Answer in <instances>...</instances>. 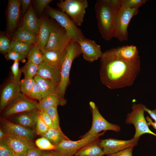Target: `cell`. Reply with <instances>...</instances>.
Listing matches in <instances>:
<instances>
[{
    "mask_svg": "<svg viewBox=\"0 0 156 156\" xmlns=\"http://www.w3.org/2000/svg\"><path fill=\"white\" fill-rule=\"evenodd\" d=\"M100 59L101 81L110 89L132 85L140 71V57L124 60L116 54L113 48L103 52Z\"/></svg>",
    "mask_w": 156,
    "mask_h": 156,
    "instance_id": "cell-1",
    "label": "cell"
},
{
    "mask_svg": "<svg viewBox=\"0 0 156 156\" xmlns=\"http://www.w3.org/2000/svg\"><path fill=\"white\" fill-rule=\"evenodd\" d=\"M99 31L102 38L109 41L114 37L117 12L110 0H98L94 5Z\"/></svg>",
    "mask_w": 156,
    "mask_h": 156,
    "instance_id": "cell-2",
    "label": "cell"
},
{
    "mask_svg": "<svg viewBox=\"0 0 156 156\" xmlns=\"http://www.w3.org/2000/svg\"><path fill=\"white\" fill-rule=\"evenodd\" d=\"M82 54L79 43L71 42L67 47L60 69L61 79L55 93L60 100V105L63 106L66 102L64 95L70 83L69 75L72 64L74 60Z\"/></svg>",
    "mask_w": 156,
    "mask_h": 156,
    "instance_id": "cell-3",
    "label": "cell"
},
{
    "mask_svg": "<svg viewBox=\"0 0 156 156\" xmlns=\"http://www.w3.org/2000/svg\"><path fill=\"white\" fill-rule=\"evenodd\" d=\"M57 6L79 26L83 22L88 3L87 0H62L57 3Z\"/></svg>",
    "mask_w": 156,
    "mask_h": 156,
    "instance_id": "cell-4",
    "label": "cell"
},
{
    "mask_svg": "<svg viewBox=\"0 0 156 156\" xmlns=\"http://www.w3.org/2000/svg\"><path fill=\"white\" fill-rule=\"evenodd\" d=\"M144 105L142 104H133L132 111L127 116L126 122L133 124L135 128L134 138H139L142 135L149 133L156 136V134L149 129L148 125L144 116Z\"/></svg>",
    "mask_w": 156,
    "mask_h": 156,
    "instance_id": "cell-5",
    "label": "cell"
},
{
    "mask_svg": "<svg viewBox=\"0 0 156 156\" xmlns=\"http://www.w3.org/2000/svg\"><path fill=\"white\" fill-rule=\"evenodd\" d=\"M139 8L121 7L117 12L114 37L120 42L128 40V28L133 17L136 15Z\"/></svg>",
    "mask_w": 156,
    "mask_h": 156,
    "instance_id": "cell-6",
    "label": "cell"
},
{
    "mask_svg": "<svg viewBox=\"0 0 156 156\" xmlns=\"http://www.w3.org/2000/svg\"><path fill=\"white\" fill-rule=\"evenodd\" d=\"M105 131L97 134L83 136L77 141L64 140L56 147L55 150L62 156H72L81 149L92 142L99 140L100 137L103 135Z\"/></svg>",
    "mask_w": 156,
    "mask_h": 156,
    "instance_id": "cell-7",
    "label": "cell"
},
{
    "mask_svg": "<svg viewBox=\"0 0 156 156\" xmlns=\"http://www.w3.org/2000/svg\"><path fill=\"white\" fill-rule=\"evenodd\" d=\"M47 13L61 25L73 41L78 42L84 37L81 30L73 20L61 10L49 7L47 10Z\"/></svg>",
    "mask_w": 156,
    "mask_h": 156,
    "instance_id": "cell-8",
    "label": "cell"
},
{
    "mask_svg": "<svg viewBox=\"0 0 156 156\" xmlns=\"http://www.w3.org/2000/svg\"><path fill=\"white\" fill-rule=\"evenodd\" d=\"M73 41L72 38L64 28L53 23L49 41L43 49L64 52Z\"/></svg>",
    "mask_w": 156,
    "mask_h": 156,
    "instance_id": "cell-9",
    "label": "cell"
},
{
    "mask_svg": "<svg viewBox=\"0 0 156 156\" xmlns=\"http://www.w3.org/2000/svg\"><path fill=\"white\" fill-rule=\"evenodd\" d=\"M38 103L20 92L5 107L3 118L36 109Z\"/></svg>",
    "mask_w": 156,
    "mask_h": 156,
    "instance_id": "cell-10",
    "label": "cell"
},
{
    "mask_svg": "<svg viewBox=\"0 0 156 156\" xmlns=\"http://www.w3.org/2000/svg\"><path fill=\"white\" fill-rule=\"evenodd\" d=\"M89 105L92 114V124L90 129L83 136L98 134L102 131L112 130L116 132L120 131L119 126L109 122L103 118L94 102L90 101Z\"/></svg>",
    "mask_w": 156,
    "mask_h": 156,
    "instance_id": "cell-11",
    "label": "cell"
},
{
    "mask_svg": "<svg viewBox=\"0 0 156 156\" xmlns=\"http://www.w3.org/2000/svg\"><path fill=\"white\" fill-rule=\"evenodd\" d=\"M139 138L133 137L127 140L109 138L99 140L98 144L102 148L105 155H107L125 149L136 146Z\"/></svg>",
    "mask_w": 156,
    "mask_h": 156,
    "instance_id": "cell-12",
    "label": "cell"
},
{
    "mask_svg": "<svg viewBox=\"0 0 156 156\" xmlns=\"http://www.w3.org/2000/svg\"><path fill=\"white\" fill-rule=\"evenodd\" d=\"M1 127L7 135H14L32 142L36 133L34 130L13 122L5 118H0Z\"/></svg>",
    "mask_w": 156,
    "mask_h": 156,
    "instance_id": "cell-13",
    "label": "cell"
},
{
    "mask_svg": "<svg viewBox=\"0 0 156 156\" xmlns=\"http://www.w3.org/2000/svg\"><path fill=\"white\" fill-rule=\"evenodd\" d=\"M78 42L81 47L82 54L85 60L92 62L102 57L103 53L101 46L94 40L87 38L84 36Z\"/></svg>",
    "mask_w": 156,
    "mask_h": 156,
    "instance_id": "cell-14",
    "label": "cell"
},
{
    "mask_svg": "<svg viewBox=\"0 0 156 156\" xmlns=\"http://www.w3.org/2000/svg\"><path fill=\"white\" fill-rule=\"evenodd\" d=\"M21 1L10 0L7 9V31L11 34L18 23L21 13Z\"/></svg>",
    "mask_w": 156,
    "mask_h": 156,
    "instance_id": "cell-15",
    "label": "cell"
},
{
    "mask_svg": "<svg viewBox=\"0 0 156 156\" xmlns=\"http://www.w3.org/2000/svg\"><path fill=\"white\" fill-rule=\"evenodd\" d=\"M20 83L12 80L5 86L2 91L0 100V110L2 111L20 93Z\"/></svg>",
    "mask_w": 156,
    "mask_h": 156,
    "instance_id": "cell-16",
    "label": "cell"
},
{
    "mask_svg": "<svg viewBox=\"0 0 156 156\" xmlns=\"http://www.w3.org/2000/svg\"><path fill=\"white\" fill-rule=\"evenodd\" d=\"M5 139L17 156H25L29 148L35 146L32 142L14 135H7Z\"/></svg>",
    "mask_w": 156,
    "mask_h": 156,
    "instance_id": "cell-17",
    "label": "cell"
},
{
    "mask_svg": "<svg viewBox=\"0 0 156 156\" xmlns=\"http://www.w3.org/2000/svg\"><path fill=\"white\" fill-rule=\"evenodd\" d=\"M36 75L50 80L57 87L60 84L61 77L60 70L44 61L38 66Z\"/></svg>",
    "mask_w": 156,
    "mask_h": 156,
    "instance_id": "cell-18",
    "label": "cell"
},
{
    "mask_svg": "<svg viewBox=\"0 0 156 156\" xmlns=\"http://www.w3.org/2000/svg\"><path fill=\"white\" fill-rule=\"evenodd\" d=\"M39 113L37 109L22 113L16 116L14 120L16 123L33 129H35Z\"/></svg>",
    "mask_w": 156,
    "mask_h": 156,
    "instance_id": "cell-19",
    "label": "cell"
},
{
    "mask_svg": "<svg viewBox=\"0 0 156 156\" xmlns=\"http://www.w3.org/2000/svg\"><path fill=\"white\" fill-rule=\"evenodd\" d=\"M21 25L29 31L38 35L40 21L31 5H30L24 15Z\"/></svg>",
    "mask_w": 156,
    "mask_h": 156,
    "instance_id": "cell-20",
    "label": "cell"
},
{
    "mask_svg": "<svg viewBox=\"0 0 156 156\" xmlns=\"http://www.w3.org/2000/svg\"><path fill=\"white\" fill-rule=\"evenodd\" d=\"M52 24L53 23L46 19H42L40 22L37 43L40 50L44 49L48 43L51 34Z\"/></svg>",
    "mask_w": 156,
    "mask_h": 156,
    "instance_id": "cell-21",
    "label": "cell"
},
{
    "mask_svg": "<svg viewBox=\"0 0 156 156\" xmlns=\"http://www.w3.org/2000/svg\"><path fill=\"white\" fill-rule=\"evenodd\" d=\"M40 51L43 55L44 61L60 70L66 51L63 52L44 49H41Z\"/></svg>",
    "mask_w": 156,
    "mask_h": 156,
    "instance_id": "cell-22",
    "label": "cell"
},
{
    "mask_svg": "<svg viewBox=\"0 0 156 156\" xmlns=\"http://www.w3.org/2000/svg\"><path fill=\"white\" fill-rule=\"evenodd\" d=\"M12 40L34 45L38 41L37 35L25 29L22 25L13 33Z\"/></svg>",
    "mask_w": 156,
    "mask_h": 156,
    "instance_id": "cell-23",
    "label": "cell"
},
{
    "mask_svg": "<svg viewBox=\"0 0 156 156\" xmlns=\"http://www.w3.org/2000/svg\"><path fill=\"white\" fill-rule=\"evenodd\" d=\"M116 54L119 57L126 60H131L140 57L137 47L131 45L113 48Z\"/></svg>",
    "mask_w": 156,
    "mask_h": 156,
    "instance_id": "cell-24",
    "label": "cell"
},
{
    "mask_svg": "<svg viewBox=\"0 0 156 156\" xmlns=\"http://www.w3.org/2000/svg\"><path fill=\"white\" fill-rule=\"evenodd\" d=\"M34 79L40 89L42 98L55 92L57 87L51 81L37 75Z\"/></svg>",
    "mask_w": 156,
    "mask_h": 156,
    "instance_id": "cell-25",
    "label": "cell"
},
{
    "mask_svg": "<svg viewBox=\"0 0 156 156\" xmlns=\"http://www.w3.org/2000/svg\"><path fill=\"white\" fill-rule=\"evenodd\" d=\"M41 136L47 138L55 147L63 141L70 140L63 133L61 128H49L45 133Z\"/></svg>",
    "mask_w": 156,
    "mask_h": 156,
    "instance_id": "cell-26",
    "label": "cell"
},
{
    "mask_svg": "<svg viewBox=\"0 0 156 156\" xmlns=\"http://www.w3.org/2000/svg\"><path fill=\"white\" fill-rule=\"evenodd\" d=\"M98 140L85 146L75 155V156H103L105 155Z\"/></svg>",
    "mask_w": 156,
    "mask_h": 156,
    "instance_id": "cell-27",
    "label": "cell"
},
{
    "mask_svg": "<svg viewBox=\"0 0 156 156\" xmlns=\"http://www.w3.org/2000/svg\"><path fill=\"white\" fill-rule=\"evenodd\" d=\"M59 105H60V100L55 92L43 98L38 103L37 109L39 111H46L51 107H57Z\"/></svg>",
    "mask_w": 156,
    "mask_h": 156,
    "instance_id": "cell-28",
    "label": "cell"
},
{
    "mask_svg": "<svg viewBox=\"0 0 156 156\" xmlns=\"http://www.w3.org/2000/svg\"><path fill=\"white\" fill-rule=\"evenodd\" d=\"M27 56L28 61L38 66L44 61L42 53L37 43L31 47Z\"/></svg>",
    "mask_w": 156,
    "mask_h": 156,
    "instance_id": "cell-29",
    "label": "cell"
},
{
    "mask_svg": "<svg viewBox=\"0 0 156 156\" xmlns=\"http://www.w3.org/2000/svg\"><path fill=\"white\" fill-rule=\"evenodd\" d=\"M33 45L12 40L11 42L10 50L27 56Z\"/></svg>",
    "mask_w": 156,
    "mask_h": 156,
    "instance_id": "cell-30",
    "label": "cell"
},
{
    "mask_svg": "<svg viewBox=\"0 0 156 156\" xmlns=\"http://www.w3.org/2000/svg\"><path fill=\"white\" fill-rule=\"evenodd\" d=\"M21 70L25 78H34L37 75L38 66L27 61Z\"/></svg>",
    "mask_w": 156,
    "mask_h": 156,
    "instance_id": "cell-31",
    "label": "cell"
},
{
    "mask_svg": "<svg viewBox=\"0 0 156 156\" xmlns=\"http://www.w3.org/2000/svg\"><path fill=\"white\" fill-rule=\"evenodd\" d=\"M35 82L34 78H24L21 80L20 82L21 93L26 96L32 89Z\"/></svg>",
    "mask_w": 156,
    "mask_h": 156,
    "instance_id": "cell-32",
    "label": "cell"
},
{
    "mask_svg": "<svg viewBox=\"0 0 156 156\" xmlns=\"http://www.w3.org/2000/svg\"><path fill=\"white\" fill-rule=\"evenodd\" d=\"M35 144L38 148L41 151L55 150V146L44 137H42L37 139L36 141Z\"/></svg>",
    "mask_w": 156,
    "mask_h": 156,
    "instance_id": "cell-33",
    "label": "cell"
},
{
    "mask_svg": "<svg viewBox=\"0 0 156 156\" xmlns=\"http://www.w3.org/2000/svg\"><path fill=\"white\" fill-rule=\"evenodd\" d=\"M147 0H121V7L128 8H139Z\"/></svg>",
    "mask_w": 156,
    "mask_h": 156,
    "instance_id": "cell-34",
    "label": "cell"
},
{
    "mask_svg": "<svg viewBox=\"0 0 156 156\" xmlns=\"http://www.w3.org/2000/svg\"><path fill=\"white\" fill-rule=\"evenodd\" d=\"M57 108V107H53L49 108L45 111L49 115L52 120L53 128L60 129L59 119Z\"/></svg>",
    "mask_w": 156,
    "mask_h": 156,
    "instance_id": "cell-35",
    "label": "cell"
},
{
    "mask_svg": "<svg viewBox=\"0 0 156 156\" xmlns=\"http://www.w3.org/2000/svg\"><path fill=\"white\" fill-rule=\"evenodd\" d=\"M19 61H15L11 67L12 74V80L14 82L19 83L21 81V69L19 68Z\"/></svg>",
    "mask_w": 156,
    "mask_h": 156,
    "instance_id": "cell-36",
    "label": "cell"
},
{
    "mask_svg": "<svg viewBox=\"0 0 156 156\" xmlns=\"http://www.w3.org/2000/svg\"><path fill=\"white\" fill-rule=\"evenodd\" d=\"M16 155L11 148L5 139L0 141V156Z\"/></svg>",
    "mask_w": 156,
    "mask_h": 156,
    "instance_id": "cell-37",
    "label": "cell"
},
{
    "mask_svg": "<svg viewBox=\"0 0 156 156\" xmlns=\"http://www.w3.org/2000/svg\"><path fill=\"white\" fill-rule=\"evenodd\" d=\"M11 42L6 36L3 35L0 38V50L2 53L6 54L10 50Z\"/></svg>",
    "mask_w": 156,
    "mask_h": 156,
    "instance_id": "cell-38",
    "label": "cell"
},
{
    "mask_svg": "<svg viewBox=\"0 0 156 156\" xmlns=\"http://www.w3.org/2000/svg\"><path fill=\"white\" fill-rule=\"evenodd\" d=\"M26 96L30 99L37 100L39 102L43 98L40 89L36 82L32 89Z\"/></svg>",
    "mask_w": 156,
    "mask_h": 156,
    "instance_id": "cell-39",
    "label": "cell"
},
{
    "mask_svg": "<svg viewBox=\"0 0 156 156\" xmlns=\"http://www.w3.org/2000/svg\"><path fill=\"white\" fill-rule=\"evenodd\" d=\"M27 56L11 50L5 55L6 58L8 60L18 61L23 63L25 62V58Z\"/></svg>",
    "mask_w": 156,
    "mask_h": 156,
    "instance_id": "cell-40",
    "label": "cell"
},
{
    "mask_svg": "<svg viewBox=\"0 0 156 156\" xmlns=\"http://www.w3.org/2000/svg\"><path fill=\"white\" fill-rule=\"evenodd\" d=\"M49 128L39 115L35 127L36 133L41 135L45 133Z\"/></svg>",
    "mask_w": 156,
    "mask_h": 156,
    "instance_id": "cell-41",
    "label": "cell"
},
{
    "mask_svg": "<svg viewBox=\"0 0 156 156\" xmlns=\"http://www.w3.org/2000/svg\"><path fill=\"white\" fill-rule=\"evenodd\" d=\"M39 116L49 128H53L52 120L45 111H39Z\"/></svg>",
    "mask_w": 156,
    "mask_h": 156,
    "instance_id": "cell-42",
    "label": "cell"
},
{
    "mask_svg": "<svg viewBox=\"0 0 156 156\" xmlns=\"http://www.w3.org/2000/svg\"><path fill=\"white\" fill-rule=\"evenodd\" d=\"M51 0H37L36 4L39 13L40 14L43 11L45 7L50 3Z\"/></svg>",
    "mask_w": 156,
    "mask_h": 156,
    "instance_id": "cell-43",
    "label": "cell"
},
{
    "mask_svg": "<svg viewBox=\"0 0 156 156\" xmlns=\"http://www.w3.org/2000/svg\"><path fill=\"white\" fill-rule=\"evenodd\" d=\"M133 147H130L117 153L112 154L107 156H132Z\"/></svg>",
    "mask_w": 156,
    "mask_h": 156,
    "instance_id": "cell-44",
    "label": "cell"
},
{
    "mask_svg": "<svg viewBox=\"0 0 156 156\" xmlns=\"http://www.w3.org/2000/svg\"><path fill=\"white\" fill-rule=\"evenodd\" d=\"M42 154V151L33 146L28 150L25 156H41Z\"/></svg>",
    "mask_w": 156,
    "mask_h": 156,
    "instance_id": "cell-45",
    "label": "cell"
},
{
    "mask_svg": "<svg viewBox=\"0 0 156 156\" xmlns=\"http://www.w3.org/2000/svg\"><path fill=\"white\" fill-rule=\"evenodd\" d=\"M41 156H62L57 151L55 150L42 151Z\"/></svg>",
    "mask_w": 156,
    "mask_h": 156,
    "instance_id": "cell-46",
    "label": "cell"
},
{
    "mask_svg": "<svg viewBox=\"0 0 156 156\" xmlns=\"http://www.w3.org/2000/svg\"><path fill=\"white\" fill-rule=\"evenodd\" d=\"M31 2V0H21V12L23 15L25 13L27 8H29Z\"/></svg>",
    "mask_w": 156,
    "mask_h": 156,
    "instance_id": "cell-47",
    "label": "cell"
},
{
    "mask_svg": "<svg viewBox=\"0 0 156 156\" xmlns=\"http://www.w3.org/2000/svg\"><path fill=\"white\" fill-rule=\"evenodd\" d=\"M143 108L144 111L147 112L156 122V109H154L153 110L150 109L144 105Z\"/></svg>",
    "mask_w": 156,
    "mask_h": 156,
    "instance_id": "cell-48",
    "label": "cell"
},
{
    "mask_svg": "<svg viewBox=\"0 0 156 156\" xmlns=\"http://www.w3.org/2000/svg\"><path fill=\"white\" fill-rule=\"evenodd\" d=\"M146 119L148 125H151L156 130V122H153L151 119L148 116H146Z\"/></svg>",
    "mask_w": 156,
    "mask_h": 156,
    "instance_id": "cell-49",
    "label": "cell"
},
{
    "mask_svg": "<svg viewBox=\"0 0 156 156\" xmlns=\"http://www.w3.org/2000/svg\"><path fill=\"white\" fill-rule=\"evenodd\" d=\"M7 135L4 131L3 129L0 127V141H1L2 140H4Z\"/></svg>",
    "mask_w": 156,
    "mask_h": 156,
    "instance_id": "cell-50",
    "label": "cell"
},
{
    "mask_svg": "<svg viewBox=\"0 0 156 156\" xmlns=\"http://www.w3.org/2000/svg\"><path fill=\"white\" fill-rule=\"evenodd\" d=\"M17 156L16 155H12V156Z\"/></svg>",
    "mask_w": 156,
    "mask_h": 156,
    "instance_id": "cell-51",
    "label": "cell"
}]
</instances>
